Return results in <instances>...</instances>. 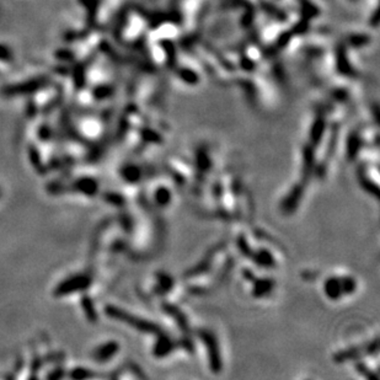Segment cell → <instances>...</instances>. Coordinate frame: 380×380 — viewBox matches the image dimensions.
Returning a JSON list of instances; mask_svg holds the SVG:
<instances>
[{
    "label": "cell",
    "mask_w": 380,
    "mask_h": 380,
    "mask_svg": "<svg viewBox=\"0 0 380 380\" xmlns=\"http://www.w3.org/2000/svg\"><path fill=\"white\" fill-rule=\"evenodd\" d=\"M355 280L352 277H330L325 280L324 291L328 299L337 300L343 294L353 293Z\"/></svg>",
    "instance_id": "1"
},
{
    "label": "cell",
    "mask_w": 380,
    "mask_h": 380,
    "mask_svg": "<svg viewBox=\"0 0 380 380\" xmlns=\"http://www.w3.org/2000/svg\"><path fill=\"white\" fill-rule=\"evenodd\" d=\"M106 314L110 318L117 319V320H121L122 322H126L128 324L129 326L137 328V330L141 331V332H159V327L156 325L150 324L147 320H143V319L137 318V316L131 315L125 310H121L118 307L116 306H111L108 305L106 307Z\"/></svg>",
    "instance_id": "2"
},
{
    "label": "cell",
    "mask_w": 380,
    "mask_h": 380,
    "mask_svg": "<svg viewBox=\"0 0 380 380\" xmlns=\"http://www.w3.org/2000/svg\"><path fill=\"white\" fill-rule=\"evenodd\" d=\"M90 284H91V278L89 276H86V274H75V276L69 277V278L63 280L62 283H59L57 288L54 289V295L64 297V295L85 291V289L90 287Z\"/></svg>",
    "instance_id": "3"
},
{
    "label": "cell",
    "mask_w": 380,
    "mask_h": 380,
    "mask_svg": "<svg viewBox=\"0 0 380 380\" xmlns=\"http://www.w3.org/2000/svg\"><path fill=\"white\" fill-rule=\"evenodd\" d=\"M120 346L117 342H111L104 343V345L99 346L98 348L93 351V360L99 363H105V362H108L111 358H113L114 355L118 353Z\"/></svg>",
    "instance_id": "4"
},
{
    "label": "cell",
    "mask_w": 380,
    "mask_h": 380,
    "mask_svg": "<svg viewBox=\"0 0 380 380\" xmlns=\"http://www.w3.org/2000/svg\"><path fill=\"white\" fill-rule=\"evenodd\" d=\"M74 186L77 191H79L83 195H87V196L96 195V192H98V188H99L98 181L90 179V177H83V179L78 180Z\"/></svg>",
    "instance_id": "5"
},
{
    "label": "cell",
    "mask_w": 380,
    "mask_h": 380,
    "mask_svg": "<svg viewBox=\"0 0 380 380\" xmlns=\"http://www.w3.org/2000/svg\"><path fill=\"white\" fill-rule=\"evenodd\" d=\"M202 339L207 342L212 368L213 369H218V368L220 367V362H219V354H218V347H217L216 340H214V337L212 336V335H207V334L202 335Z\"/></svg>",
    "instance_id": "6"
},
{
    "label": "cell",
    "mask_w": 380,
    "mask_h": 380,
    "mask_svg": "<svg viewBox=\"0 0 380 380\" xmlns=\"http://www.w3.org/2000/svg\"><path fill=\"white\" fill-rule=\"evenodd\" d=\"M173 348L174 343L171 342V340L167 336H160L158 339V342H156L154 352H155V354L158 355V357H162V355H168L170 353V351Z\"/></svg>",
    "instance_id": "7"
},
{
    "label": "cell",
    "mask_w": 380,
    "mask_h": 380,
    "mask_svg": "<svg viewBox=\"0 0 380 380\" xmlns=\"http://www.w3.org/2000/svg\"><path fill=\"white\" fill-rule=\"evenodd\" d=\"M81 306H83L86 318L91 322H96V320H98V315H96L95 306H93L92 301L89 297L81 298Z\"/></svg>",
    "instance_id": "8"
},
{
    "label": "cell",
    "mask_w": 380,
    "mask_h": 380,
    "mask_svg": "<svg viewBox=\"0 0 380 380\" xmlns=\"http://www.w3.org/2000/svg\"><path fill=\"white\" fill-rule=\"evenodd\" d=\"M171 200V194L168 188L165 187H160V188L156 189L155 192V201L156 204L160 207H167L170 203Z\"/></svg>",
    "instance_id": "9"
},
{
    "label": "cell",
    "mask_w": 380,
    "mask_h": 380,
    "mask_svg": "<svg viewBox=\"0 0 380 380\" xmlns=\"http://www.w3.org/2000/svg\"><path fill=\"white\" fill-rule=\"evenodd\" d=\"M122 177L127 181H138L140 177V170L137 167H133V165H127L122 169Z\"/></svg>",
    "instance_id": "10"
},
{
    "label": "cell",
    "mask_w": 380,
    "mask_h": 380,
    "mask_svg": "<svg viewBox=\"0 0 380 380\" xmlns=\"http://www.w3.org/2000/svg\"><path fill=\"white\" fill-rule=\"evenodd\" d=\"M70 376L74 379H85V378H91L93 376V373L90 372L86 368H75L72 370Z\"/></svg>",
    "instance_id": "11"
}]
</instances>
